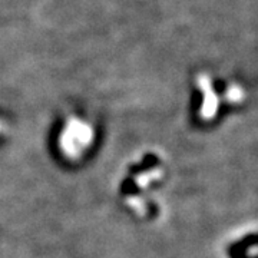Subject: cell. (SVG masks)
<instances>
[{"label": "cell", "mask_w": 258, "mask_h": 258, "mask_svg": "<svg viewBox=\"0 0 258 258\" xmlns=\"http://www.w3.org/2000/svg\"><path fill=\"white\" fill-rule=\"evenodd\" d=\"M257 231L247 228L228 240L224 258H257Z\"/></svg>", "instance_id": "cell-4"}, {"label": "cell", "mask_w": 258, "mask_h": 258, "mask_svg": "<svg viewBox=\"0 0 258 258\" xmlns=\"http://www.w3.org/2000/svg\"><path fill=\"white\" fill-rule=\"evenodd\" d=\"M169 162L158 148H145L129 158L116 179L119 207L139 224L157 222L162 212V192L169 179Z\"/></svg>", "instance_id": "cell-1"}, {"label": "cell", "mask_w": 258, "mask_h": 258, "mask_svg": "<svg viewBox=\"0 0 258 258\" xmlns=\"http://www.w3.org/2000/svg\"><path fill=\"white\" fill-rule=\"evenodd\" d=\"M101 131L96 120L81 112L62 113L49 132L50 154L64 168H82L98 152Z\"/></svg>", "instance_id": "cell-2"}, {"label": "cell", "mask_w": 258, "mask_h": 258, "mask_svg": "<svg viewBox=\"0 0 258 258\" xmlns=\"http://www.w3.org/2000/svg\"><path fill=\"white\" fill-rule=\"evenodd\" d=\"M12 138V126L10 122L3 115H0V154L6 149Z\"/></svg>", "instance_id": "cell-5"}, {"label": "cell", "mask_w": 258, "mask_h": 258, "mask_svg": "<svg viewBox=\"0 0 258 258\" xmlns=\"http://www.w3.org/2000/svg\"><path fill=\"white\" fill-rule=\"evenodd\" d=\"M245 101L247 93L241 85L220 82L210 75H200L194 82L189 115L198 126L211 128L228 113L240 109Z\"/></svg>", "instance_id": "cell-3"}]
</instances>
